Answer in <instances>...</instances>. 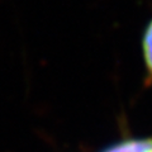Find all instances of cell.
Segmentation results:
<instances>
[{
	"instance_id": "1",
	"label": "cell",
	"mask_w": 152,
	"mask_h": 152,
	"mask_svg": "<svg viewBox=\"0 0 152 152\" xmlns=\"http://www.w3.org/2000/svg\"><path fill=\"white\" fill-rule=\"evenodd\" d=\"M105 152H152V140H136L110 147Z\"/></svg>"
},
{
	"instance_id": "2",
	"label": "cell",
	"mask_w": 152,
	"mask_h": 152,
	"mask_svg": "<svg viewBox=\"0 0 152 152\" xmlns=\"http://www.w3.org/2000/svg\"><path fill=\"white\" fill-rule=\"evenodd\" d=\"M142 45H143V55H145L146 65L148 67L150 72L152 74V19L146 27Z\"/></svg>"
}]
</instances>
